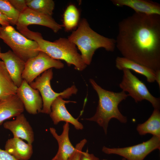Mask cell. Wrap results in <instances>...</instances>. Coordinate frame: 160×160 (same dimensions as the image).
Returning a JSON list of instances; mask_svg holds the SVG:
<instances>
[{
	"mask_svg": "<svg viewBox=\"0 0 160 160\" xmlns=\"http://www.w3.org/2000/svg\"><path fill=\"white\" fill-rule=\"evenodd\" d=\"M14 8L20 13L28 7L26 0H8Z\"/></svg>",
	"mask_w": 160,
	"mask_h": 160,
	"instance_id": "26",
	"label": "cell"
},
{
	"mask_svg": "<svg viewBox=\"0 0 160 160\" xmlns=\"http://www.w3.org/2000/svg\"><path fill=\"white\" fill-rule=\"evenodd\" d=\"M79 18L78 9L74 5L70 4L67 7L64 12L62 25L66 31L71 30L77 25Z\"/></svg>",
	"mask_w": 160,
	"mask_h": 160,
	"instance_id": "23",
	"label": "cell"
},
{
	"mask_svg": "<svg viewBox=\"0 0 160 160\" xmlns=\"http://www.w3.org/2000/svg\"><path fill=\"white\" fill-rule=\"evenodd\" d=\"M71 102H76L65 100L60 96L57 97L52 104L50 116L55 125L64 121L71 124L77 130H81L83 128L82 124L79 121L78 119L75 118L71 115L65 107L66 104Z\"/></svg>",
	"mask_w": 160,
	"mask_h": 160,
	"instance_id": "12",
	"label": "cell"
},
{
	"mask_svg": "<svg viewBox=\"0 0 160 160\" xmlns=\"http://www.w3.org/2000/svg\"><path fill=\"white\" fill-rule=\"evenodd\" d=\"M28 7L39 13L52 16L55 8L52 0H26Z\"/></svg>",
	"mask_w": 160,
	"mask_h": 160,
	"instance_id": "22",
	"label": "cell"
},
{
	"mask_svg": "<svg viewBox=\"0 0 160 160\" xmlns=\"http://www.w3.org/2000/svg\"><path fill=\"white\" fill-rule=\"evenodd\" d=\"M17 88L10 76L4 63L0 60V104L15 95Z\"/></svg>",
	"mask_w": 160,
	"mask_h": 160,
	"instance_id": "19",
	"label": "cell"
},
{
	"mask_svg": "<svg viewBox=\"0 0 160 160\" xmlns=\"http://www.w3.org/2000/svg\"><path fill=\"white\" fill-rule=\"evenodd\" d=\"M22 102L17 95L0 104V125L3 122L22 113L24 110Z\"/></svg>",
	"mask_w": 160,
	"mask_h": 160,
	"instance_id": "20",
	"label": "cell"
},
{
	"mask_svg": "<svg viewBox=\"0 0 160 160\" xmlns=\"http://www.w3.org/2000/svg\"><path fill=\"white\" fill-rule=\"evenodd\" d=\"M5 150L17 160H28L33 153L32 144L26 143L21 139L13 137L8 139Z\"/></svg>",
	"mask_w": 160,
	"mask_h": 160,
	"instance_id": "17",
	"label": "cell"
},
{
	"mask_svg": "<svg viewBox=\"0 0 160 160\" xmlns=\"http://www.w3.org/2000/svg\"><path fill=\"white\" fill-rule=\"evenodd\" d=\"M53 76L52 68L44 72L39 76L34 81L29 84L33 88L38 90L41 97L43 107L41 113L49 114L52 104L58 97L68 98L73 95L76 94L78 89L75 85H72L62 92L57 93L52 89L50 81Z\"/></svg>",
	"mask_w": 160,
	"mask_h": 160,
	"instance_id": "6",
	"label": "cell"
},
{
	"mask_svg": "<svg viewBox=\"0 0 160 160\" xmlns=\"http://www.w3.org/2000/svg\"><path fill=\"white\" fill-rule=\"evenodd\" d=\"M137 130L141 135L150 134L160 137V112L154 108L151 115L145 122L138 125Z\"/></svg>",
	"mask_w": 160,
	"mask_h": 160,
	"instance_id": "21",
	"label": "cell"
},
{
	"mask_svg": "<svg viewBox=\"0 0 160 160\" xmlns=\"http://www.w3.org/2000/svg\"><path fill=\"white\" fill-rule=\"evenodd\" d=\"M64 66V64L60 60L54 59L45 53L40 51L36 56L25 62L22 78L30 84L47 70L52 68L61 69Z\"/></svg>",
	"mask_w": 160,
	"mask_h": 160,
	"instance_id": "9",
	"label": "cell"
},
{
	"mask_svg": "<svg viewBox=\"0 0 160 160\" xmlns=\"http://www.w3.org/2000/svg\"><path fill=\"white\" fill-rule=\"evenodd\" d=\"M160 149V137L155 136L148 141L134 145L121 148L103 146L102 151L107 154H116L127 160H143L153 151Z\"/></svg>",
	"mask_w": 160,
	"mask_h": 160,
	"instance_id": "8",
	"label": "cell"
},
{
	"mask_svg": "<svg viewBox=\"0 0 160 160\" xmlns=\"http://www.w3.org/2000/svg\"><path fill=\"white\" fill-rule=\"evenodd\" d=\"M99 159L92 153L88 152V150L86 152L82 151L81 153L79 160H99Z\"/></svg>",
	"mask_w": 160,
	"mask_h": 160,
	"instance_id": "27",
	"label": "cell"
},
{
	"mask_svg": "<svg viewBox=\"0 0 160 160\" xmlns=\"http://www.w3.org/2000/svg\"><path fill=\"white\" fill-rule=\"evenodd\" d=\"M0 25L4 26L10 25L8 18L0 12Z\"/></svg>",
	"mask_w": 160,
	"mask_h": 160,
	"instance_id": "29",
	"label": "cell"
},
{
	"mask_svg": "<svg viewBox=\"0 0 160 160\" xmlns=\"http://www.w3.org/2000/svg\"><path fill=\"white\" fill-rule=\"evenodd\" d=\"M3 126L11 131L13 137L24 140L29 144L33 143L34 140L33 129L23 113L17 116L15 120L5 122Z\"/></svg>",
	"mask_w": 160,
	"mask_h": 160,
	"instance_id": "13",
	"label": "cell"
},
{
	"mask_svg": "<svg viewBox=\"0 0 160 160\" xmlns=\"http://www.w3.org/2000/svg\"><path fill=\"white\" fill-rule=\"evenodd\" d=\"M87 140L84 139L77 144L75 146V150L68 160H79L82 149L87 143Z\"/></svg>",
	"mask_w": 160,
	"mask_h": 160,
	"instance_id": "25",
	"label": "cell"
},
{
	"mask_svg": "<svg viewBox=\"0 0 160 160\" xmlns=\"http://www.w3.org/2000/svg\"><path fill=\"white\" fill-rule=\"evenodd\" d=\"M2 52H1V48L0 46V55Z\"/></svg>",
	"mask_w": 160,
	"mask_h": 160,
	"instance_id": "31",
	"label": "cell"
},
{
	"mask_svg": "<svg viewBox=\"0 0 160 160\" xmlns=\"http://www.w3.org/2000/svg\"><path fill=\"white\" fill-rule=\"evenodd\" d=\"M122 160H127L126 159H125L124 158H123L122 159Z\"/></svg>",
	"mask_w": 160,
	"mask_h": 160,
	"instance_id": "32",
	"label": "cell"
},
{
	"mask_svg": "<svg viewBox=\"0 0 160 160\" xmlns=\"http://www.w3.org/2000/svg\"><path fill=\"white\" fill-rule=\"evenodd\" d=\"M115 64L116 68L119 70L122 71L127 69L144 76L148 82L153 83L155 81L156 71L130 59L117 57L115 60Z\"/></svg>",
	"mask_w": 160,
	"mask_h": 160,
	"instance_id": "18",
	"label": "cell"
},
{
	"mask_svg": "<svg viewBox=\"0 0 160 160\" xmlns=\"http://www.w3.org/2000/svg\"><path fill=\"white\" fill-rule=\"evenodd\" d=\"M1 26H0V28Z\"/></svg>",
	"mask_w": 160,
	"mask_h": 160,
	"instance_id": "33",
	"label": "cell"
},
{
	"mask_svg": "<svg viewBox=\"0 0 160 160\" xmlns=\"http://www.w3.org/2000/svg\"><path fill=\"white\" fill-rule=\"evenodd\" d=\"M114 5L119 7L127 6L136 13L146 15H160V4L152 1L147 0H111Z\"/></svg>",
	"mask_w": 160,
	"mask_h": 160,
	"instance_id": "16",
	"label": "cell"
},
{
	"mask_svg": "<svg viewBox=\"0 0 160 160\" xmlns=\"http://www.w3.org/2000/svg\"><path fill=\"white\" fill-rule=\"evenodd\" d=\"M89 82L97 94L99 101L95 114L85 119L96 122L103 127L106 134L108 123L111 119H116L123 123L127 122V118L121 113L118 105L129 95L122 91L116 92L104 89L92 79H90Z\"/></svg>",
	"mask_w": 160,
	"mask_h": 160,
	"instance_id": "3",
	"label": "cell"
},
{
	"mask_svg": "<svg viewBox=\"0 0 160 160\" xmlns=\"http://www.w3.org/2000/svg\"><path fill=\"white\" fill-rule=\"evenodd\" d=\"M31 25H41L48 27L55 33L63 27L50 16L36 12L28 8L20 13L16 24L18 30L28 28Z\"/></svg>",
	"mask_w": 160,
	"mask_h": 160,
	"instance_id": "10",
	"label": "cell"
},
{
	"mask_svg": "<svg viewBox=\"0 0 160 160\" xmlns=\"http://www.w3.org/2000/svg\"><path fill=\"white\" fill-rule=\"evenodd\" d=\"M116 47L123 57L160 69V15L135 12L120 21Z\"/></svg>",
	"mask_w": 160,
	"mask_h": 160,
	"instance_id": "1",
	"label": "cell"
},
{
	"mask_svg": "<svg viewBox=\"0 0 160 160\" xmlns=\"http://www.w3.org/2000/svg\"><path fill=\"white\" fill-rule=\"evenodd\" d=\"M0 59L4 63L15 84L17 87H19L23 80L22 74L25 68V62L10 50L1 53Z\"/></svg>",
	"mask_w": 160,
	"mask_h": 160,
	"instance_id": "14",
	"label": "cell"
},
{
	"mask_svg": "<svg viewBox=\"0 0 160 160\" xmlns=\"http://www.w3.org/2000/svg\"><path fill=\"white\" fill-rule=\"evenodd\" d=\"M122 71V79L119 84L122 91L128 92L129 96L136 103L146 100L151 103L154 108L160 109V98L153 96L145 85L133 74L130 70L124 69Z\"/></svg>",
	"mask_w": 160,
	"mask_h": 160,
	"instance_id": "7",
	"label": "cell"
},
{
	"mask_svg": "<svg viewBox=\"0 0 160 160\" xmlns=\"http://www.w3.org/2000/svg\"><path fill=\"white\" fill-rule=\"evenodd\" d=\"M19 31L27 38L36 41L39 51L45 53L52 58L63 60L68 65H73L75 69L79 71H82L86 67L87 65L78 52L76 46L68 39L60 38L51 42L43 39L40 33L31 31L28 28Z\"/></svg>",
	"mask_w": 160,
	"mask_h": 160,
	"instance_id": "2",
	"label": "cell"
},
{
	"mask_svg": "<svg viewBox=\"0 0 160 160\" xmlns=\"http://www.w3.org/2000/svg\"><path fill=\"white\" fill-rule=\"evenodd\" d=\"M16 95L28 113L35 115L41 113L43 101L40 93L25 80H23L21 85L17 87Z\"/></svg>",
	"mask_w": 160,
	"mask_h": 160,
	"instance_id": "11",
	"label": "cell"
},
{
	"mask_svg": "<svg viewBox=\"0 0 160 160\" xmlns=\"http://www.w3.org/2000/svg\"><path fill=\"white\" fill-rule=\"evenodd\" d=\"M0 12L8 18L11 25H16L20 13L14 8L8 0H0Z\"/></svg>",
	"mask_w": 160,
	"mask_h": 160,
	"instance_id": "24",
	"label": "cell"
},
{
	"mask_svg": "<svg viewBox=\"0 0 160 160\" xmlns=\"http://www.w3.org/2000/svg\"><path fill=\"white\" fill-rule=\"evenodd\" d=\"M69 124L66 122L63 126L62 134L59 135L55 128L50 127L49 131L57 140L58 145L57 152L51 160H68L75 150L71 143L69 137Z\"/></svg>",
	"mask_w": 160,
	"mask_h": 160,
	"instance_id": "15",
	"label": "cell"
},
{
	"mask_svg": "<svg viewBox=\"0 0 160 160\" xmlns=\"http://www.w3.org/2000/svg\"><path fill=\"white\" fill-rule=\"evenodd\" d=\"M68 39L77 47L87 65L90 64L97 49L103 48L107 51L112 52L116 47L115 39L105 37L94 31L84 18L81 21L77 29Z\"/></svg>",
	"mask_w": 160,
	"mask_h": 160,
	"instance_id": "4",
	"label": "cell"
},
{
	"mask_svg": "<svg viewBox=\"0 0 160 160\" xmlns=\"http://www.w3.org/2000/svg\"><path fill=\"white\" fill-rule=\"evenodd\" d=\"M155 80L158 84L160 89V69L156 71Z\"/></svg>",
	"mask_w": 160,
	"mask_h": 160,
	"instance_id": "30",
	"label": "cell"
},
{
	"mask_svg": "<svg viewBox=\"0 0 160 160\" xmlns=\"http://www.w3.org/2000/svg\"><path fill=\"white\" fill-rule=\"evenodd\" d=\"M0 160H17L12 155L0 148Z\"/></svg>",
	"mask_w": 160,
	"mask_h": 160,
	"instance_id": "28",
	"label": "cell"
},
{
	"mask_svg": "<svg viewBox=\"0 0 160 160\" xmlns=\"http://www.w3.org/2000/svg\"><path fill=\"white\" fill-rule=\"evenodd\" d=\"M0 38L25 62L36 56L40 52L36 41L27 38L11 25L1 26Z\"/></svg>",
	"mask_w": 160,
	"mask_h": 160,
	"instance_id": "5",
	"label": "cell"
}]
</instances>
